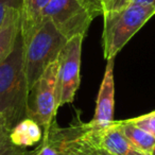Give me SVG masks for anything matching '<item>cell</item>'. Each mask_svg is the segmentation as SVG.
<instances>
[{"label":"cell","instance_id":"cell-1","mask_svg":"<svg viewBox=\"0 0 155 155\" xmlns=\"http://www.w3.org/2000/svg\"><path fill=\"white\" fill-rule=\"evenodd\" d=\"M28 96L24 38L19 33L12 52L0 63V116L9 130L27 117Z\"/></svg>","mask_w":155,"mask_h":155},{"label":"cell","instance_id":"cell-2","mask_svg":"<svg viewBox=\"0 0 155 155\" xmlns=\"http://www.w3.org/2000/svg\"><path fill=\"white\" fill-rule=\"evenodd\" d=\"M155 14V8L125 3L103 13L102 49L106 61L115 56Z\"/></svg>","mask_w":155,"mask_h":155},{"label":"cell","instance_id":"cell-3","mask_svg":"<svg viewBox=\"0 0 155 155\" xmlns=\"http://www.w3.org/2000/svg\"><path fill=\"white\" fill-rule=\"evenodd\" d=\"M22 38L25 70L30 91L45 69L58 58L67 39L47 19H44L33 32Z\"/></svg>","mask_w":155,"mask_h":155},{"label":"cell","instance_id":"cell-4","mask_svg":"<svg viewBox=\"0 0 155 155\" xmlns=\"http://www.w3.org/2000/svg\"><path fill=\"white\" fill-rule=\"evenodd\" d=\"M60 61L49 65L29 91L27 117L35 120L43 131L55 121L60 108Z\"/></svg>","mask_w":155,"mask_h":155},{"label":"cell","instance_id":"cell-5","mask_svg":"<svg viewBox=\"0 0 155 155\" xmlns=\"http://www.w3.org/2000/svg\"><path fill=\"white\" fill-rule=\"evenodd\" d=\"M43 20H50L65 38L85 36L94 17L80 0H50L43 11Z\"/></svg>","mask_w":155,"mask_h":155},{"label":"cell","instance_id":"cell-6","mask_svg":"<svg viewBox=\"0 0 155 155\" xmlns=\"http://www.w3.org/2000/svg\"><path fill=\"white\" fill-rule=\"evenodd\" d=\"M89 130L88 123L75 122L70 127H61L53 121L43 131L41 142L29 155H71L84 140Z\"/></svg>","mask_w":155,"mask_h":155},{"label":"cell","instance_id":"cell-7","mask_svg":"<svg viewBox=\"0 0 155 155\" xmlns=\"http://www.w3.org/2000/svg\"><path fill=\"white\" fill-rule=\"evenodd\" d=\"M85 36L78 35L68 39L61 51L60 61V105L74 101L81 81L82 44Z\"/></svg>","mask_w":155,"mask_h":155},{"label":"cell","instance_id":"cell-8","mask_svg":"<svg viewBox=\"0 0 155 155\" xmlns=\"http://www.w3.org/2000/svg\"><path fill=\"white\" fill-rule=\"evenodd\" d=\"M87 138L91 143L113 155H149L132 144L123 133L119 120H114L110 125L100 130H94L89 127Z\"/></svg>","mask_w":155,"mask_h":155},{"label":"cell","instance_id":"cell-9","mask_svg":"<svg viewBox=\"0 0 155 155\" xmlns=\"http://www.w3.org/2000/svg\"><path fill=\"white\" fill-rule=\"evenodd\" d=\"M115 110V81H114V60L107 61L103 79L100 85L96 102L95 115L89 127L94 130H100L110 125L114 121Z\"/></svg>","mask_w":155,"mask_h":155},{"label":"cell","instance_id":"cell-10","mask_svg":"<svg viewBox=\"0 0 155 155\" xmlns=\"http://www.w3.org/2000/svg\"><path fill=\"white\" fill-rule=\"evenodd\" d=\"M43 134L41 125L35 120L26 117L10 130L9 137L14 146L20 149H27L41 141Z\"/></svg>","mask_w":155,"mask_h":155},{"label":"cell","instance_id":"cell-11","mask_svg":"<svg viewBox=\"0 0 155 155\" xmlns=\"http://www.w3.org/2000/svg\"><path fill=\"white\" fill-rule=\"evenodd\" d=\"M50 0H21L20 10V33L28 36L43 21V11Z\"/></svg>","mask_w":155,"mask_h":155},{"label":"cell","instance_id":"cell-12","mask_svg":"<svg viewBox=\"0 0 155 155\" xmlns=\"http://www.w3.org/2000/svg\"><path fill=\"white\" fill-rule=\"evenodd\" d=\"M20 10L14 11L0 27V63L8 58L20 33Z\"/></svg>","mask_w":155,"mask_h":155},{"label":"cell","instance_id":"cell-13","mask_svg":"<svg viewBox=\"0 0 155 155\" xmlns=\"http://www.w3.org/2000/svg\"><path fill=\"white\" fill-rule=\"evenodd\" d=\"M122 131L127 138L132 142L134 147L138 150L142 151L144 153H150L151 150L155 146V137L147 133L146 131L141 130L140 127H136L135 124L131 122L129 119L127 120H119Z\"/></svg>","mask_w":155,"mask_h":155},{"label":"cell","instance_id":"cell-14","mask_svg":"<svg viewBox=\"0 0 155 155\" xmlns=\"http://www.w3.org/2000/svg\"><path fill=\"white\" fill-rule=\"evenodd\" d=\"M133 124L136 127H140L141 130L146 131L150 135L155 137V110L148 114L141 115L139 117H135V118L129 119Z\"/></svg>","mask_w":155,"mask_h":155},{"label":"cell","instance_id":"cell-15","mask_svg":"<svg viewBox=\"0 0 155 155\" xmlns=\"http://www.w3.org/2000/svg\"><path fill=\"white\" fill-rule=\"evenodd\" d=\"M71 155H113V154H110V152H107L104 149L91 143L88 140V138H87V134H86L84 140L81 142L80 146L75 149V151Z\"/></svg>","mask_w":155,"mask_h":155},{"label":"cell","instance_id":"cell-16","mask_svg":"<svg viewBox=\"0 0 155 155\" xmlns=\"http://www.w3.org/2000/svg\"><path fill=\"white\" fill-rule=\"evenodd\" d=\"M29 151L14 146L9 137V133L0 136V155H27Z\"/></svg>","mask_w":155,"mask_h":155},{"label":"cell","instance_id":"cell-17","mask_svg":"<svg viewBox=\"0 0 155 155\" xmlns=\"http://www.w3.org/2000/svg\"><path fill=\"white\" fill-rule=\"evenodd\" d=\"M17 10H21V0H0V27Z\"/></svg>","mask_w":155,"mask_h":155},{"label":"cell","instance_id":"cell-18","mask_svg":"<svg viewBox=\"0 0 155 155\" xmlns=\"http://www.w3.org/2000/svg\"><path fill=\"white\" fill-rule=\"evenodd\" d=\"M80 1L88 10L94 18L99 15H103V0H80Z\"/></svg>","mask_w":155,"mask_h":155},{"label":"cell","instance_id":"cell-19","mask_svg":"<svg viewBox=\"0 0 155 155\" xmlns=\"http://www.w3.org/2000/svg\"><path fill=\"white\" fill-rule=\"evenodd\" d=\"M125 3H136V5H149V7L155 8V0H124L120 5H125ZM120 5H119V7H120Z\"/></svg>","mask_w":155,"mask_h":155},{"label":"cell","instance_id":"cell-20","mask_svg":"<svg viewBox=\"0 0 155 155\" xmlns=\"http://www.w3.org/2000/svg\"><path fill=\"white\" fill-rule=\"evenodd\" d=\"M119 3V0H103V9L104 12L116 8ZM103 12V13H104Z\"/></svg>","mask_w":155,"mask_h":155},{"label":"cell","instance_id":"cell-21","mask_svg":"<svg viewBox=\"0 0 155 155\" xmlns=\"http://www.w3.org/2000/svg\"><path fill=\"white\" fill-rule=\"evenodd\" d=\"M9 132H10V130H9V127H8L7 122H5L2 117H0V136L8 134Z\"/></svg>","mask_w":155,"mask_h":155},{"label":"cell","instance_id":"cell-22","mask_svg":"<svg viewBox=\"0 0 155 155\" xmlns=\"http://www.w3.org/2000/svg\"><path fill=\"white\" fill-rule=\"evenodd\" d=\"M149 155H155V146H154V148L151 150V152L149 153Z\"/></svg>","mask_w":155,"mask_h":155},{"label":"cell","instance_id":"cell-23","mask_svg":"<svg viewBox=\"0 0 155 155\" xmlns=\"http://www.w3.org/2000/svg\"><path fill=\"white\" fill-rule=\"evenodd\" d=\"M123 1H124V0H119V3H118V5H117V7H119V5H120L121 3L123 2ZM117 7H116V8H117Z\"/></svg>","mask_w":155,"mask_h":155},{"label":"cell","instance_id":"cell-24","mask_svg":"<svg viewBox=\"0 0 155 155\" xmlns=\"http://www.w3.org/2000/svg\"><path fill=\"white\" fill-rule=\"evenodd\" d=\"M29 153H30V151H29ZM29 153H28V154H27V155H29Z\"/></svg>","mask_w":155,"mask_h":155},{"label":"cell","instance_id":"cell-25","mask_svg":"<svg viewBox=\"0 0 155 155\" xmlns=\"http://www.w3.org/2000/svg\"><path fill=\"white\" fill-rule=\"evenodd\" d=\"M0 117H1V116H0Z\"/></svg>","mask_w":155,"mask_h":155}]
</instances>
